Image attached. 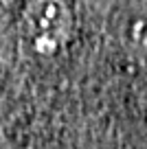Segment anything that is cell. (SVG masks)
<instances>
[{"label":"cell","instance_id":"cell-2","mask_svg":"<svg viewBox=\"0 0 147 149\" xmlns=\"http://www.w3.org/2000/svg\"><path fill=\"white\" fill-rule=\"evenodd\" d=\"M123 40H125V44H130V46L145 51L147 48V24L143 22V20H134L132 31H125Z\"/></svg>","mask_w":147,"mask_h":149},{"label":"cell","instance_id":"cell-1","mask_svg":"<svg viewBox=\"0 0 147 149\" xmlns=\"http://www.w3.org/2000/svg\"><path fill=\"white\" fill-rule=\"evenodd\" d=\"M22 24L33 51L51 57L73 35V9L68 0H29Z\"/></svg>","mask_w":147,"mask_h":149}]
</instances>
